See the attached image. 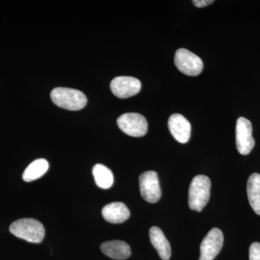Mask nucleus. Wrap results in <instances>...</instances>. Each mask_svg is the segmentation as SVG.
<instances>
[{"mask_svg":"<svg viewBox=\"0 0 260 260\" xmlns=\"http://www.w3.org/2000/svg\"><path fill=\"white\" fill-rule=\"evenodd\" d=\"M150 239L151 244L155 249L158 251L159 256L162 260H169L172 255V249H171L170 243L161 229L158 227L153 226L150 229Z\"/></svg>","mask_w":260,"mask_h":260,"instance_id":"nucleus-13","label":"nucleus"},{"mask_svg":"<svg viewBox=\"0 0 260 260\" xmlns=\"http://www.w3.org/2000/svg\"><path fill=\"white\" fill-rule=\"evenodd\" d=\"M211 181L205 175H198L191 181L189 189V206L191 210L200 212L210 200Z\"/></svg>","mask_w":260,"mask_h":260,"instance_id":"nucleus-3","label":"nucleus"},{"mask_svg":"<svg viewBox=\"0 0 260 260\" xmlns=\"http://www.w3.org/2000/svg\"><path fill=\"white\" fill-rule=\"evenodd\" d=\"M193 4L198 8H204L208 5L213 4V0H194L192 1Z\"/></svg>","mask_w":260,"mask_h":260,"instance_id":"nucleus-18","label":"nucleus"},{"mask_svg":"<svg viewBox=\"0 0 260 260\" xmlns=\"http://www.w3.org/2000/svg\"><path fill=\"white\" fill-rule=\"evenodd\" d=\"M119 129L129 136L143 137L148 132V124L146 119L138 113H126L117 119Z\"/></svg>","mask_w":260,"mask_h":260,"instance_id":"nucleus-5","label":"nucleus"},{"mask_svg":"<svg viewBox=\"0 0 260 260\" xmlns=\"http://www.w3.org/2000/svg\"><path fill=\"white\" fill-rule=\"evenodd\" d=\"M10 232L16 237L28 242L40 243L45 236L44 225L32 218L19 219L10 226Z\"/></svg>","mask_w":260,"mask_h":260,"instance_id":"nucleus-1","label":"nucleus"},{"mask_svg":"<svg viewBox=\"0 0 260 260\" xmlns=\"http://www.w3.org/2000/svg\"><path fill=\"white\" fill-rule=\"evenodd\" d=\"M93 174L95 184L102 189H109L114 184V174L109 168L103 164L94 166Z\"/></svg>","mask_w":260,"mask_h":260,"instance_id":"nucleus-16","label":"nucleus"},{"mask_svg":"<svg viewBox=\"0 0 260 260\" xmlns=\"http://www.w3.org/2000/svg\"><path fill=\"white\" fill-rule=\"evenodd\" d=\"M101 249L105 255L116 260L128 259L131 255V249L129 244L123 241L114 240L104 242Z\"/></svg>","mask_w":260,"mask_h":260,"instance_id":"nucleus-12","label":"nucleus"},{"mask_svg":"<svg viewBox=\"0 0 260 260\" xmlns=\"http://www.w3.org/2000/svg\"><path fill=\"white\" fill-rule=\"evenodd\" d=\"M142 198L150 203H157L161 198V189L158 174L153 171L143 173L139 177Z\"/></svg>","mask_w":260,"mask_h":260,"instance_id":"nucleus-6","label":"nucleus"},{"mask_svg":"<svg viewBox=\"0 0 260 260\" xmlns=\"http://www.w3.org/2000/svg\"><path fill=\"white\" fill-rule=\"evenodd\" d=\"M110 88L116 97L126 99L139 93L141 90V83L133 77L119 76L112 80Z\"/></svg>","mask_w":260,"mask_h":260,"instance_id":"nucleus-9","label":"nucleus"},{"mask_svg":"<svg viewBox=\"0 0 260 260\" xmlns=\"http://www.w3.org/2000/svg\"><path fill=\"white\" fill-rule=\"evenodd\" d=\"M223 232L217 228L210 231L200 245L199 260H213L223 245Z\"/></svg>","mask_w":260,"mask_h":260,"instance_id":"nucleus-8","label":"nucleus"},{"mask_svg":"<svg viewBox=\"0 0 260 260\" xmlns=\"http://www.w3.org/2000/svg\"><path fill=\"white\" fill-rule=\"evenodd\" d=\"M168 126L172 136L179 143H186L190 139V122L181 114H172L169 117Z\"/></svg>","mask_w":260,"mask_h":260,"instance_id":"nucleus-10","label":"nucleus"},{"mask_svg":"<svg viewBox=\"0 0 260 260\" xmlns=\"http://www.w3.org/2000/svg\"><path fill=\"white\" fill-rule=\"evenodd\" d=\"M247 196L253 210L260 215V174H251L247 181Z\"/></svg>","mask_w":260,"mask_h":260,"instance_id":"nucleus-14","label":"nucleus"},{"mask_svg":"<svg viewBox=\"0 0 260 260\" xmlns=\"http://www.w3.org/2000/svg\"><path fill=\"white\" fill-rule=\"evenodd\" d=\"M49 167V162L46 159H37L28 165L24 171L23 179L26 182L37 180L47 173Z\"/></svg>","mask_w":260,"mask_h":260,"instance_id":"nucleus-15","label":"nucleus"},{"mask_svg":"<svg viewBox=\"0 0 260 260\" xmlns=\"http://www.w3.org/2000/svg\"><path fill=\"white\" fill-rule=\"evenodd\" d=\"M174 64L181 73L189 76H198L203 70L201 58L183 48L176 51Z\"/></svg>","mask_w":260,"mask_h":260,"instance_id":"nucleus-4","label":"nucleus"},{"mask_svg":"<svg viewBox=\"0 0 260 260\" xmlns=\"http://www.w3.org/2000/svg\"><path fill=\"white\" fill-rule=\"evenodd\" d=\"M102 215L109 223H121L129 218L130 212L125 204L116 202L104 206L102 209Z\"/></svg>","mask_w":260,"mask_h":260,"instance_id":"nucleus-11","label":"nucleus"},{"mask_svg":"<svg viewBox=\"0 0 260 260\" xmlns=\"http://www.w3.org/2000/svg\"><path fill=\"white\" fill-rule=\"evenodd\" d=\"M249 260H260V243L254 242L249 247Z\"/></svg>","mask_w":260,"mask_h":260,"instance_id":"nucleus-17","label":"nucleus"},{"mask_svg":"<svg viewBox=\"0 0 260 260\" xmlns=\"http://www.w3.org/2000/svg\"><path fill=\"white\" fill-rule=\"evenodd\" d=\"M51 99L57 107L70 111H78L87 104L86 95L76 89L56 88L51 92Z\"/></svg>","mask_w":260,"mask_h":260,"instance_id":"nucleus-2","label":"nucleus"},{"mask_svg":"<svg viewBox=\"0 0 260 260\" xmlns=\"http://www.w3.org/2000/svg\"><path fill=\"white\" fill-rule=\"evenodd\" d=\"M236 144L238 151L242 155H248L255 145L252 137L251 121L244 117L237 119L236 126Z\"/></svg>","mask_w":260,"mask_h":260,"instance_id":"nucleus-7","label":"nucleus"}]
</instances>
